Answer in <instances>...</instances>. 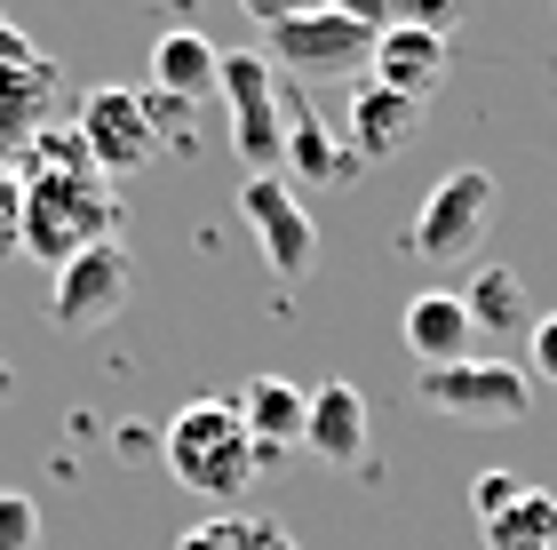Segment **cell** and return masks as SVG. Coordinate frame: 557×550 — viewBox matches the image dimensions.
<instances>
[{"instance_id":"14","label":"cell","mask_w":557,"mask_h":550,"mask_svg":"<svg viewBox=\"0 0 557 550\" xmlns=\"http://www.w3.org/2000/svg\"><path fill=\"white\" fill-rule=\"evenodd\" d=\"M302 399L311 391H295L287 375H247L239 383V423H247V439H256V463H278V455H295L302 447Z\"/></svg>"},{"instance_id":"11","label":"cell","mask_w":557,"mask_h":550,"mask_svg":"<svg viewBox=\"0 0 557 550\" xmlns=\"http://www.w3.org/2000/svg\"><path fill=\"white\" fill-rule=\"evenodd\" d=\"M446 64H454V48H446V33H422L414 16H391L383 33H374L367 81H383L391 96H414V105H430V96L446 88Z\"/></svg>"},{"instance_id":"21","label":"cell","mask_w":557,"mask_h":550,"mask_svg":"<svg viewBox=\"0 0 557 550\" xmlns=\"http://www.w3.org/2000/svg\"><path fill=\"white\" fill-rule=\"evenodd\" d=\"M518 494H525L518 470H478V479H470V511H478V527H494V518L510 511Z\"/></svg>"},{"instance_id":"7","label":"cell","mask_w":557,"mask_h":550,"mask_svg":"<svg viewBox=\"0 0 557 550\" xmlns=\"http://www.w3.org/2000/svg\"><path fill=\"white\" fill-rule=\"evenodd\" d=\"M215 96L232 105V152L256 168V176H278L287 160V120H278V81H271V57L256 48H232L215 72Z\"/></svg>"},{"instance_id":"2","label":"cell","mask_w":557,"mask_h":550,"mask_svg":"<svg viewBox=\"0 0 557 550\" xmlns=\"http://www.w3.org/2000/svg\"><path fill=\"white\" fill-rule=\"evenodd\" d=\"M160 463H168V479L199 494V503H239L247 487H256V439H247V423L232 399H199V407H184L160 431Z\"/></svg>"},{"instance_id":"18","label":"cell","mask_w":557,"mask_h":550,"mask_svg":"<svg viewBox=\"0 0 557 550\" xmlns=\"http://www.w3.org/2000/svg\"><path fill=\"white\" fill-rule=\"evenodd\" d=\"M462 311H470V328H486V335H518V328H534L525 280H518L510 264H478V271H470V288H462Z\"/></svg>"},{"instance_id":"26","label":"cell","mask_w":557,"mask_h":550,"mask_svg":"<svg viewBox=\"0 0 557 550\" xmlns=\"http://www.w3.org/2000/svg\"><path fill=\"white\" fill-rule=\"evenodd\" d=\"M9 391H16V375H9V367H0V399H9Z\"/></svg>"},{"instance_id":"17","label":"cell","mask_w":557,"mask_h":550,"mask_svg":"<svg viewBox=\"0 0 557 550\" xmlns=\"http://www.w3.org/2000/svg\"><path fill=\"white\" fill-rule=\"evenodd\" d=\"M398 328H407V352L422 359V375H430V367L470 359V335H478V328H470V311H462V295H414Z\"/></svg>"},{"instance_id":"12","label":"cell","mask_w":557,"mask_h":550,"mask_svg":"<svg viewBox=\"0 0 557 550\" xmlns=\"http://www.w3.org/2000/svg\"><path fill=\"white\" fill-rule=\"evenodd\" d=\"M414 129H422V105H414V96H391L383 81H359V88H350V112H343V152L359 160V168L398 160V152L414 144Z\"/></svg>"},{"instance_id":"13","label":"cell","mask_w":557,"mask_h":550,"mask_svg":"<svg viewBox=\"0 0 557 550\" xmlns=\"http://www.w3.org/2000/svg\"><path fill=\"white\" fill-rule=\"evenodd\" d=\"M302 455H319L326 470H350L367 455V399L359 383H319L311 399H302Z\"/></svg>"},{"instance_id":"1","label":"cell","mask_w":557,"mask_h":550,"mask_svg":"<svg viewBox=\"0 0 557 550\" xmlns=\"http://www.w3.org/2000/svg\"><path fill=\"white\" fill-rule=\"evenodd\" d=\"M16 192H24V247L48 264H72L81 247L120 240V192L96 176V160L81 152L72 129H48L16 160Z\"/></svg>"},{"instance_id":"23","label":"cell","mask_w":557,"mask_h":550,"mask_svg":"<svg viewBox=\"0 0 557 550\" xmlns=\"http://www.w3.org/2000/svg\"><path fill=\"white\" fill-rule=\"evenodd\" d=\"M525 383L557 391V311H534V328H525Z\"/></svg>"},{"instance_id":"22","label":"cell","mask_w":557,"mask_h":550,"mask_svg":"<svg viewBox=\"0 0 557 550\" xmlns=\"http://www.w3.org/2000/svg\"><path fill=\"white\" fill-rule=\"evenodd\" d=\"M0 550H40V511L16 487H0Z\"/></svg>"},{"instance_id":"25","label":"cell","mask_w":557,"mask_h":550,"mask_svg":"<svg viewBox=\"0 0 557 550\" xmlns=\"http://www.w3.org/2000/svg\"><path fill=\"white\" fill-rule=\"evenodd\" d=\"M120 463H160V431L151 423H120Z\"/></svg>"},{"instance_id":"6","label":"cell","mask_w":557,"mask_h":550,"mask_svg":"<svg viewBox=\"0 0 557 550\" xmlns=\"http://www.w3.org/2000/svg\"><path fill=\"white\" fill-rule=\"evenodd\" d=\"M486 223H494V176L486 168H454V176H438V192L414 208L407 247L430 256V264H470L478 247H486Z\"/></svg>"},{"instance_id":"19","label":"cell","mask_w":557,"mask_h":550,"mask_svg":"<svg viewBox=\"0 0 557 550\" xmlns=\"http://www.w3.org/2000/svg\"><path fill=\"white\" fill-rule=\"evenodd\" d=\"M175 550H295V535L271 527V518H256V511H215V518H199Z\"/></svg>"},{"instance_id":"3","label":"cell","mask_w":557,"mask_h":550,"mask_svg":"<svg viewBox=\"0 0 557 550\" xmlns=\"http://www.w3.org/2000/svg\"><path fill=\"white\" fill-rule=\"evenodd\" d=\"M256 24L271 40V64H295L311 81H335V72H359L374 57V33H383V9L359 0V9H287V0H256Z\"/></svg>"},{"instance_id":"4","label":"cell","mask_w":557,"mask_h":550,"mask_svg":"<svg viewBox=\"0 0 557 550\" xmlns=\"http://www.w3.org/2000/svg\"><path fill=\"white\" fill-rule=\"evenodd\" d=\"M128 295H136L128 240H96L72 264H57V280H48V319H57L64 335H96L104 319L128 311Z\"/></svg>"},{"instance_id":"5","label":"cell","mask_w":557,"mask_h":550,"mask_svg":"<svg viewBox=\"0 0 557 550\" xmlns=\"http://www.w3.org/2000/svg\"><path fill=\"white\" fill-rule=\"evenodd\" d=\"M57 64L40 57V40H24L9 16H0V168H16L33 144L57 129Z\"/></svg>"},{"instance_id":"9","label":"cell","mask_w":557,"mask_h":550,"mask_svg":"<svg viewBox=\"0 0 557 550\" xmlns=\"http://www.w3.org/2000/svg\"><path fill=\"white\" fill-rule=\"evenodd\" d=\"M72 136H81V152L96 160L104 184L160 160V136H151V120H144V88H88L81 105H72Z\"/></svg>"},{"instance_id":"20","label":"cell","mask_w":557,"mask_h":550,"mask_svg":"<svg viewBox=\"0 0 557 550\" xmlns=\"http://www.w3.org/2000/svg\"><path fill=\"white\" fill-rule=\"evenodd\" d=\"M486 550H557V494L525 487L518 503L486 527Z\"/></svg>"},{"instance_id":"16","label":"cell","mask_w":557,"mask_h":550,"mask_svg":"<svg viewBox=\"0 0 557 550\" xmlns=\"http://www.w3.org/2000/svg\"><path fill=\"white\" fill-rule=\"evenodd\" d=\"M215 72H223V48H208L191 24H175V33L151 40V88L175 96V105H199V96H215Z\"/></svg>"},{"instance_id":"24","label":"cell","mask_w":557,"mask_h":550,"mask_svg":"<svg viewBox=\"0 0 557 550\" xmlns=\"http://www.w3.org/2000/svg\"><path fill=\"white\" fill-rule=\"evenodd\" d=\"M24 247V192H16V168H0V256Z\"/></svg>"},{"instance_id":"10","label":"cell","mask_w":557,"mask_h":550,"mask_svg":"<svg viewBox=\"0 0 557 550\" xmlns=\"http://www.w3.org/2000/svg\"><path fill=\"white\" fill-rule=\"evenodd\" d=\"M239 216L256 223L263 264L278 271V280H311V264H319V223H311V208H302V192H295L287 176H247V184H239Z\"/></svg>"},{"instance_id":"15","label":"cell","mask_w":557,"mask_h":550,"mask_svg":"<svg viewBox=\"0 0 557 550\" xmlns=\"http://www.w3.org/2000/svg\"><path fill=\"white\" fill-rule=\"evenodd\" d=\"M278 120H287V168H295V184H343V176H359V160L343 152V136L326 129L302 96H278Z\"/></svg>"},{"instance_id":"8","label":"cell","mask_w":557,"mask_h":550,"mask_svg":"<svg viewBox=\"0 0 557 550\" xmlns=\"http://www.w3.org/2000/svg\"><path fill=\"white\" fill-rule=\"evenodd\" d=\"M422 407H438L454 423H525L534 415V383H525V367L510 359H454V367H430L414 383Z\"/></svg>"}]
</instances>
